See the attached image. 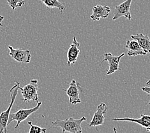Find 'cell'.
Instances as JSON below:
<instances>
[{
	"label": "cell",
	"instance_id": "6da1fadb",
	"mask_svg": "<svg viewBox=\"0 0 150 133\" xmlns=\"http://www.w3.org/2000/svg\"><path fill=\"white\" fill-rule=\"evenodd\" d=\"M86 120L87 118L84 116L79 119H75L72 117H70L65 120H56L52 122L51 127L62 128L63 133H81L83 131L81 124Z\"/></svg>",
	"mask_w": 150,
	"mask_h": 133
},
{
	"label": "cell",
	"instance_id": "7a4b0ae2",
	"mask_svg": "<svg viewBox=\"0 0 150 133\" xmlns=\"http://www.w3.org/2000/svg\"><path fill=\"white\" fill-rule=\"evenodd\" d=\"M22 89L20 87V83L19 82H16L15 85L13 86L12 88L10 90V102L9 106L7 110L3 111L0 114V133H6L7 132V125H8V122L9 120L10 111L12 110L13 104L15 102L16 99L17 97V93H18L19 90Z\"/></svg>",
	"mask_w": 150,
	"mask_h": 133
},
{
	"label": "cell",
	"instance_id": "3957f363",
	"mask_svg": "<svg viewBox=\"0 0 150 133\" xmlns=\"http://www.w3.org/2000/svg\"><path fill=\"white\" fill-rule=\"evenodd\" d=\"M41 106H42V102L39 101L38 102H37L36 106L31 107V108L20 109L16 113H10L8 125H9L13 121H17V125L15 126V128L16 129L18 128L19 125H20L21 122H23L25 120H26L31 114L36 112L37 111H38L39 109H40Z\"/></svg>",
	"mask_w": 150,
	"mask_h": 133
},
{
	"label": "cell",
	"instance_id": "277c9868",
	"mask_svg": "<svg viewBox=\"0 0 150 133\" xmlns=\"http://www.w3.org/2000/svg\"><path fill=\"white\" fill-rule=\"evenodd\" d=\"M38 80H32L24 88L21 90L22 93L23 100L24 102H30L34 100L37 102H39L38 96Z\"/></svg>",
	"mask_w": 150,
	"mask_h": 133
},
{
	"label": "cell",
	"instance_id": "5b68a950",
	"mask_svg": "<svg viewBox=\"0 0 150 133\" xmlns=\"http://www.w3.org/2000/svg\"><path fill=\"white\" fill-rule=\"evenodd\" d=\"M69 98V102L74 105L81 102L79 97L80 93L82 92L81 85L76 80H72L69 84V87L67 90L63 89Z\"/></svg>",
	"mask_w": 150,
	"mask_h": 133
},
{
	"label": "cell",
	"instance_id": "8992f818",
	"mask_svg": "<svg viewBox=\"0 0 150 133\" xmlns=\"http://www.w3.org/2000/svg\"><path fill=\"white\" fill-rule=\"evenodd\" d=\"M10 50L9 55L17 62L23 63H29L31 61V53L29 50L22 49H14L13 47L8 46Z\"/></svg>",
	"mask_w": 150,
	"mask_h": 133
},
{
	"label": "cell",
	"instance_id": "52a82bcc",
	"mask_svg": "<svg viewBox=\"0 0 150 133\" xmlns=\"http://www.w3.org/2000/svg\"><path fill=\"white\" fill-rule=\"evenodd\" d=\"M125 56V53H122L120 56H113L110 53H107L104 54V58L102 61L101 63L104 62H108L109 63V68L107 70V74L110 75L114 73L116 71L120 70L119 67L120 60Z\"/></svg>",
	"mask_w": 150,
	"mask_h": 133
},
{
	"label": "cell",
	"instance_id": "ba28073f",
	"mask_svg": "<svg viewBox=\"0 0 150 133\" xmlns=\"http://www.w3.org/2000/svg\"><path fill=\"white\" fill-rule=\"evenodd\" d=\"M132 0H126L120 5H117L114 7V16L112 17L113 21H116L121 17H125L128 20L132 19L131 14L130 12V6Z\"/></svg>",
	"mask_w": 150,
	"mask_h": 133
},
{
	"label": "cell",
	"instance_id": "9c48e42d",
	"mask_svg": "<svg viewBox=\"0 0 150 133\" xmlns=\"http://www.w3.org/2000/svg\"><path fill=\"white\" fill-rule=\"evenodd\" d=\"M108 111V106L105 103H101L97 107L96 112L94 113V115L92 118L91 121L88 124V126L91 127H97L99 125H102L104 123L105 117L104 114Z\"/></svg>",
	"mask_w": 150,
	"mask_h": 133
},
{
	"label": "cell",
	"instance_id": "30bf717a",
	"mask_svg": "<svg viewBox=\"0 0 150 133\" xmlns=\"http://www.w3.org/2000/svg\"><path fill=\"white\" fill-rule=\"evenodd\" d=\"M79 46L80 44L77 41L76 37H74L72 44L70 45V48L67 52V63L69 66L76 63L79 55L80 53V50L79 49Z\"/></svg>",
	"mask_w": 150,
	"mask_h": 133
},
{
	"label": "cell",
	"instance_id": "8fae6325",
	"mask_svg": "<svg viewBox=\"0 0 150 133\" xmlns=\"http://www.w3.org/2000/svg\"><path fill=\"white\" fill-rule=\"evenodd\" d=\"M125 48L128 49L127 55L128 56H136L138 55H146L148 53L142 49L137 41L127 40Z\"/></svg>",
	"mask_w": 150,
	"mask_h": 133
},
{
	"label": "cell",
	"instance_id": "7c38bea8",
	"mask_svg": "<svg viewBox=\"0 0 150 133\" xmlns=\"http://www.w3.org/2000/svg\"><path fill=\"white\" fill-rule=\"evenodd\" d=\"M93 13L90 18L93 21H99L102 18L104 19L108 17L110 12V8L108 6L97 5L93 8Z\"/></svg>",
	"mask_w": 150,
	"mask_h": 133
},
{
	"label": "cell",
	"instance_id": "4fadbf2b",
	"mask_svg": "<svg viewBox=\"0 0 150 133\" xmlns=\"http://www.w3.org/2000/svg\"><path fill=\"white\" fill-rule=\"evenodd\" d=\"M113 121H128L132 122H135L141 126L145 127L146 129L150 126V116L145 115L144 114H141V118H112Z\"/></svg>",
	"mask_w": 150,
	"mask_h": 133
},
{
	"label": "cell",
	"instance_id": "5bb4252c",
	"mask_svg": "<svg viewBox=\"0 0 150 133\" xmlns=\"http://www.w3.org/2000/svg\"><path fill=\"white\" fill-rule=\"evenodd\" d=\"M131 38L137 41L142 49L150 53V38L147 35L137 33L136 35H132Z\"/></svg>",
	"mask_w": 150,
	"mask_h": 133
},
{
	"label": "cell",
	"instance_id": "9a60e30c",
	"mask_svg": "<svg viewBox=\"0 0 150 133\" xmlns=\"http://www.w3.org/2000/svg\"><path fill=\"white\" fill-rule=\"evenodd\" d=\"M48 9H58L60 12L65 10V7L59 0H40Z\"/></svg>",
	"mask_w": 150,
	"mask_h": 133
},
{
	"label": "cell",
	"instance_id": "2e32d148",
	"mask_svg": "<svg viewBox=\"0 0 150 133\" xmlns=\"http://www.w3.org/2000/svg\"><path fill=\"white\" fill-rule=\"evenodd\" d=\"M28 124L30 125L29 133H45L47 131V129L45 128L40 127L39 126H37V125H33L31 121L28 122Z\"/></svg>",
	"mask_w": 150,
	"mask_h": 133
},
{
	"label": "cell",
	"instance_id": "e0dca14e",
	"mask_svg": "<svg viewBox=\"0 0 150 133\" xmlns=\"http://www.w3.org/2000/svg\"><path fill=\"white\" fill-rule=\"evenodd\" d=\"M7 3L13 10L17 7H21L25 4L24 0H7Z\"/></svg>",
	"mask_w": 150,
	"mask_h": 133
},
{
	"label": "cell",
	"instance_id": "ac0fdd59",
	"mask_svg": "<svg viewBox=\"0 0 150 133\" xmlns=\"http://www.w3.org/2000/svg\"><path fill=\"white\" fill-rule=\"evenodd\" d=\"M146 85H150V80L147 81V83H146ZM141 90L144 92L148 93L149 95H150V87H141ZM149 104L150 105V101L149 102Z\"/></svg>",
	"mask_w": 150,
	"mask_h": 133
},
{
	"label": "cell",
	"instance_id": "d6986e66",
	"mask_svg": "<svg viewBox=\"0 0 150 133\" xmlns=\"http://www.w3.org/2000/svg\"><path fill=\"white\" fill-rule=\"evenodd\" d=\"M4 19V17L3 16L0 15V26H3V24H2V21Z\"/></svg>",
	"mask_w": 150,
	"mask_h": 133
},
{
	"label": "cell",
	"instance_id": "ffe728a7",
	"mask_svg": "<svg viewBox=\"0 0 150 133\" xmlns=\"http://www.w3.org/2000/svg\"><path fill=\"white\" fill-rule=\"evenodd\" d=\"M146 130H147L148 132H150V126L149 127H148V128H146Z\"/></svg>",
	"mask_w": 150,
	"mask_h": 133
}]
</instances>
